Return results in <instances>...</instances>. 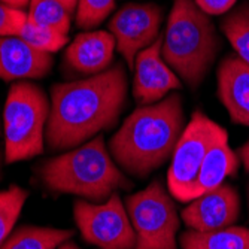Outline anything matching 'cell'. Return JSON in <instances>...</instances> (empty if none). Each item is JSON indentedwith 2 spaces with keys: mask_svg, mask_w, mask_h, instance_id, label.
I'll use <instances>...</instances> for the list:
<instances>
[{
  "mask_svg": "<svg viewBox=\"0 0 249 249\" xmlns=\"http://www.w3.org/2000/svg\"><path fill=\"white\" fill-rule=\"evenodd\" d=\"M72 12L58 0H30L27 21L36 26L54 29L63 35H69Z\"/></svg>",
  "mask_w": 249,
  "mask_h": 249,
  "instance_id": "cell-18",
  "label": "cell"
},
{
  "mask_svg": "<svg viewBox=\"0 0 249 249\" xmlns=\"http://www.w3.org/2000/svg\"><path fill=\"white\" fill-rule=\"evenodd\" d=\"M218 97L234 124L249 127V64L237 54L222 58L218 67Z\"/></svg>",
  "mask_w": 249,
  "mask_h": 249,
  "instance_id": "cell-13",
  "label": "cell"
},
{
  "mask_svg": "<svg viewBox=\"0 0 249 249\" xmlns=\"http://www.w3.org/2000/svg\"><path fill=\"white\" fill-rule=\"evenodd\" d=\"M50 110L51 100L39 85L30 81L11 85L3 110L5 163L24 161L43 154Z\"/></svg>",
  "mask_w": 249,
  "mask_h": 249,
  "instance_id": "cell-5",
  "label": "cell"
},
{
  "mask_svg": "<svg viewBox=\"0 0 249 249\" xmlns=\"http://www.w3.org/2000/svg\"><path fill=\"white\" fill-rule=\"evenodd\" d=\"M115 48V39L109 32H84L67 47L64 63L76 73L93 76L109 69Z\"/></svg>",
  "mask_w": 249,
  "mask_h": 249,
  "instance_id": "cell-14",
  "label": "cell"
},
{
  "mask_svg": "<svg viewBox=\"0 0 249 249\" xmlns=\"http://www.w3.org/2000/svg\"><path fill=\"white\" fill-rule=\"evenodd\" d=\"M27 197L29 191L18 185H11L8 190L0 191V246L12 233Z\"/></svg>",
  "mask_w": 249,
  "mask_h": 249,
  "instance_id": "cell-20",
  "label": "cell"
},
{
  "mask_svg": "<svg viewBox=\"0 0 249 249\" xmlns=\"http://www.w3.org/2000/svg\"><path fill=\"white\" fill-rule=\"evenodd\" d=\"M2 163H3V155L2 151H0V180H2Z\"/></svg>",
  "mask_w": 249,
  "mask_h": 249,
  "instance_id": "cell-29",
  "label": "cell"
},
{
  "mask_svg": "<svg viewBox=\"0 0 249 249\" xmlns=\"http://www.w3.org/2000/svg\"><path fill=\"white\" fill-rule=\"evenodd\" d=\"M239 216L240 197L230 184H222L200 196L182 211L185 225L196 231H215L231 227Z\"/></svg>",
  "mask_w": 249,
  "mask_h": 249,
  "instance_id": "cell-11",
  "label": "cell"
},
{
  "mask_svg": "<svg viewBox=\"0 0 249 249\" xmlns=\"http://www.w3.org/2000/svg\"><path fill=\"white\" fill-rule=\"evenodd\" d=\"M127 73L121 63L85 79L55 84L45 141L51 151L73 149L114 127L125 107Z\"/></svg>",
  "mask_w": 249,
  "mask_h": 249,
  "instance_id": "cell-1",
  "label": "cell"
},
{
  "mask_svg": "<svg viewBox=\"0 0 249 249\" xmlns=\"http://www.w3.org/2000/svg\"><path fill=\"white\" fill-rule=\"evenodd\" d=\"M182 131V97L172 93L154 105L134 109L112 136L109 152L124 172L143 179L172 158Z\"/></svg>",
  "mask_w": 249,
  "mask_h": 249,
  "instance_id": "cell-2",
  "label": "cell"
},
{
  "mask_svg": "<svg viewBox=\"0 0 249 249\" xmlns=\"http://www.w3.org/2000/svg\"><path fill=\"white\" fill-rule=\"evenodd\" d=\"M115 0H78L76 26L79 29H94L110 15Z\"/></svg>",
  "mask_w": 249,
  "mask_h": 249,
  "instance_id": "cell-22",
  "label": "cell"
},
{
  "mask_svg": "<svg viewBox=\"0 0 249 249\" xmlns=\"http://www.w3.org/2000/svg\"><path fill=\"white\" fill-rule=\"evenodd\" d=\"M194 2L208 15H222L230 12L237 0H194Z\"/></svg>",
  "mask_w": 249,
  "mask_h": 249,
  "instance_id": "cell-24",
  "label": "cell"
},
{
  "mask_svg": "<svg viewBox=\"0 0 249 249\" xmlns=\"http://www.w3.org/2000/svg\"><path fill=\"white\" fill-rule=\"evenodd\" d=\"M73 234V230L22 225L9 234L0 249H58Z\"/></svg>",
  "mask_w": 249,
  "mask_h": 249,
  "instance_id": "cell-17",
  "label": "cell"
},
{
  "mask_svg": "<svg viewBox=\"0 0 249 249\" xmlns=\"http://www.w3.org/2000/svg\"><path fill=\"white\" fill-rule=\"evenodd\" d=\"M224 138H229L227 130L203 112H194L178 141L167 173V187L176 200L190 201V191L208 151Z\"/></svg>",
  "mask_w": 249,
  "mask_h": 249,
  "instance_id": "cell-7",
  "label": "cell"
},
{
  "mask_svg": "<svg viewBox=\"0 0 249 249\" xmlns=\"http://www.w3.org/2000/svg\"><path fill=\"white\" fill-rule=\"evenodd\" d=\"M221 40L208 14L194 0H175L163 35L161 55L191 89L205 81Z\"/></svg>",
  "mask_w": 249,
  "mask_h": 249,
  "instance_id": "cell-4",
  "label": "cell"
},
{
  "mask_svg": "<svg viewBox=\"0 0 249 249\" xmlns=\"http://www.w3.org/2000/svg\"><path fill=\"white\" fill-rule=\"evenodd\" d=\"M0 2L11 6V8L21 9V11H24V8L30 5V0H0Z\"/></svg>",
  "mask_w": 249,
  "mask_h": 249,
  "instance_id": "cell-26",
  "label": "cell"
},
{
  "mask_svg": "<svg viewBox=\"0 0 249 249\" xmlns=\"http://www.w3.org/2000/svg\"><path fill=\"white\" fill-rule=\"evenodd\" d=\"M53 64V54L35 50L18 36H0V79H40L51 72Z\"/></svg>",
  "mask_w": 249,
  "mask_h": 249,
  "instance_id": "cell-12",
  "label": "cell"
},
{
  "mask_svg": "<svg viewBox=\"0 0 249 249\" xmlns=\"http://www.w3.org/2000/svg\"><path fill=\"white\" fill-rule=\"evenodd\" d=\"M37 173L50 191L73 194L91 203H105L114 193L133 187L114 161L102 134L42 163Z\"/></svg>",
  "mask_w": 249,
  "mask_h": 249,
  "instance_id": "cell-3",
  "label": "cell"
},
{
  "mask_svg": "<svg viewBox=\"0 0 249 249\" xmlns=\"http://www.w3.org/2000/svg\"><path fill=\"white\" fill-rule=\"evenodd\" d=\"M163 12L154 3H127L109 21V33L130 69L141 51L152 45L160 33Z\"/></svg>",
  "mask_w": 249,
  "mask_h": 249,
  "instance_id": "cell-9",
  "label": "cell"
},
{
  "mask_svg": "<svg viewBox=\"0 0 249 249\" xmlns=\"http://www.w3.org/2000/svg\"><path fill=\"white\" fill-rule=\"evenodd\" d=\"M18 37L27 42L35 50L50 54L60 51L69 42V36L67 35H63L54 29L32 24L29 21H26V24L19 30Z\"/></svg>",
  "mask_w": 249,
  "mask_h": 249,
  "instance_id": "cell-21",
  "label": "cell"
},
{
  "mask_svg": "<svg viewBox=\"0 0 249 249\" xmlns=\"http://www.w3.org/2000/svg\"><path fill=\"white\" fill-rule=\"evenodd\" d=\"M163 36L141 51L134 60L133 97L139 106L154 105L167 97L173 89H180L179 76L167 66L161 55Z\"/></svg>",
  "mask_w": 249,
  "mask_h": 249,
  "instance_id": "cell-10",
  "label": "cell"
},
{
  "mask_svg": "<svg viewBox=\"0 0 249 249\" xmlns=\"http://www.w3.org/2000/svg\"><path fill=\"white\" fill-rule=\"evenodd\" d=\"M239 158L245 166V170L249 173V139L239 148Z\"/></svg>",
  "mask_w": 249,
  "mask_h": 249,
  "instance_id": "cell-25",
  "label": "cell"
},
{
  "mask_svg": "<svg viewBox=\"0 0 249 249\" xmlns=\"http://www.w3.org/2000/svg\"><path fill=\"white\" fill-rule=\"evenodd\" d=\"M73 216L87 243L100 249L136 248L138 237L118 193H114L105 203L76 200Z\"/></svg>",
  "mask_w": 249,
  "mask_h": 249,
  "instance_id": "cell-8",
  "label": "cell"
},
{
  "mask_svg": "<svg viewBox=\"0 0 249 249\" xmlns=\"http://www.w3.org/2000/svg\"><path fill=\"white\" fill-rule=\"evenodd\" d=\"M182 249H249V229L227 227L215 231H196L188 229L180 234Z\"/></svg>",
  "mask_w": 249,
  "mask_h": 249,
  "instance_id": "cell-16",
  "label": "cell"
},
{
  "mask_svg": "<svg viewBox=\"0 0 249 249\" xmlns=\"http://www.w3.org/2000/svg\"><path fill=\"white\" fill-rule=\"evenodd\" d=\"M58 249H81L76 243H73V242H66V243H63Z\"/></svg>",
  "mask_w": 249,
  "mask_h": 249,
  "instance_id": "cell-28",
  "label": "cell"
},
{
  "mask_svg": "<svg viewBox=\"0 0 249 249\" xmlns=\"http://www.w3.org/2000/svg\"><path fill=\"white\" fill-rule=\"evenodd\" d=\"M239 163L240 158L229 145V138L213 143L203 160L196 182L190 191V201L218 188L229 176H234Z\"/></svg>",
  "mask_w": 249,
  "mask_h": 249,
  "instance_id": "cell-15",
  "label": "cell"
},
{
  "mask_svg": "<svg viewBox=\"0 0 249 249\" xmlns=\"http://www.w3.org/2000/svg\"><path fill=\"white\" fill-rule=\"evenodd\" d=\"M248 201H249V185H248Z\"/></svg>",
  "mask_w": 249,
  "mask_h": 249,
  "instance_id": "cell-30",
  "label": "cell"
},
{
  "mask_svg": "<svg viewBox=\"0 0 249 249\" xmlns=\"http://www.w3.org/2000/svg\"><path fill=\"white\" fill-rule=\"evenodd\" d=\"M60 3H63L67 9H69L72 14L75 12V9H76V6H78V0H58Z\"/></svg>",
  "mask_w": 249,
  "mask_h": 249,
  "instance_id": "cell-27",
  "label": "cell"
},
{
  "mask_svg": "<svg viewBox=\"0 0 249 249\" xmlns=\"http://www.w3.org/2000/svg\"><path fill=\"white\" fill-rule=\"evenodd\" d=\"M27 21V14L0 2V36H18Z\"/></svg>",
  "mask_w": 249,
  "mask_h": 249,
  "instance_id": "cell-23",
  "label": "cell"
},
{
  "mask_svg": "<svg viewBox=\"0 0 249 249\" xmlns=\"http://www.w3.org/2000/svg\"><path fill=\"white\" fill-rule=\"evenodd\" d=\"M125 209L138 237L134 249H178V211L160 180L125 197Z\"/></svg>",
  "mask_w": 249,
  "mask_h": 249,
  "instance_id": "cell-6",
  "label": "cell"
},
{
  "mask_svg": "<svg viewBox=\"0 0 249 249\" xmlns=\"http://www.w3.org/2000/svg\"><path fill=\"white\" fill-rule=\"evenodd\" d=\"M221 30L234 48L236 54L249 64V3L225 14L221 19Z\"/></svg>",
  "mask_w": 249,
  "mask_h": 249,
  "instance_id": "cell-19",
  "label": "cell"
}]
</instances>
